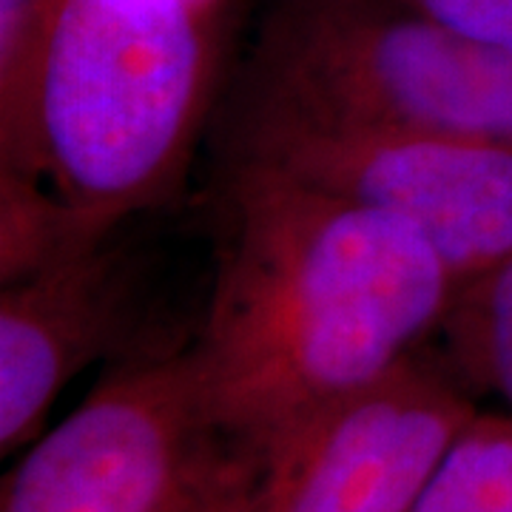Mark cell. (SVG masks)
<instances>
[{"label":"cell","mask_w":512,"mask_h":512,"mask_svg":"<svg viewBox=\"0 0 512 512\" xmlns=\"http://www.w3.org/2000/svg\"><path fill=\"white\" fill-rule=\"evenodd\" d=\"M191 3L211 15H234V6H237V0H191Z\"/></svg>","instance_id":"4fadbf2b"},{"label":"cell","mask_w":512,"mask_h":512,"mask_svg":"<svg viewBox=\"0 0 512 512\" xmlns=\"http://www.w3.org/2000/svg\"><path fill=\"white\" fill-rule=\"evenodd\" d=\"M100 239L106 237L94 234L46 177L0 165V285L35 274Z\"/></svg>","instance_id":"9c48e42d"},{"label":"cell","mask_w":512,"mask_h":512,"mask_svg":"<svg viewBox=\"0 0 512 512\" xmlns=\"http://www.w3.org/2000/svg\"><path fill=\"white\" fill-rule=\"evenodd\" d=\"M55 0H0V154L20 146L37 52Z\"/></svg>","instance_id":"8fae6325"},{"label":"cell","mask_w":512,"mask_h":512,"mask_svg":"<svg viewBox=\"0 0 512 512\" xmlns=\"http://www.w3.org/2000/svg\"><path fill=\"white\" fill-rule=\"evenodd\" d=\"M140 276L117 234L0 285V456L35 444L74 376L123 362L134 342Z\"/></svg>","instance_id":"52a82bcc"},{"label":"cell","mask_w":512,"mask_h":512,"mask_svg":"<svg viewBox=\"0 0 512 512\" xmlns=\"http://www.w3.org/2000/svg\"><path fill=\"white\" fill-rule=\"evenodd\" d=\"M222 165L214 279L191 348L220 419L259 447L433 348L464 285L402 222L268 165Z\"/></svg>","instance_id":"6da1fadb"},{"label":"cell","mask_w":512,"mask_h":512,"mask_svg":"<svg viewBox=\"0 0 512 512\" xmlns=\"http://www.w3.org/2000/svg\"><path fill=\"white\" fill-rule=\"evenodd\" d=\"M476 413V393L421 350L259 441L245 512H410Z\"/></svg>","instance_id":"8992f818"},{"label":"cell","mask_w":512,"mask_h":512,"mask_svg":"<svg viewBox=\"0 0 512 512\" xmlns=\"http://www.w3.org/2000/svg\"><path fill=\"white\" fill-rule=\"evenodd\" d=\"M231 15L191 0H55L23 137L35 171L109 237L185 183L217 106Z\"/></svg>","instance_id":"7a4b0ae2"},{"label":"cell","mask_w":512,"mask_h":512,"mask_svg":"<svg viewBox=\"0 0 512 512\" xmlns=\"http://www.w3.org/2000/svg\"><path fill=\"white\" fill-rule=\"evenodd\" d=\"M242 86L393 126L512 143V49L402 0H268Z\"/></svg>","instance_id":"5b68a950"},{"label":"cell","mask_w":512,"mask_h":512,"mask_svg":"<svg viewBox=\"0 0 512 512\" xmlns=\"http://www.w3.org/2000/svg\"><path fill=\"white\" fill-rule=\"evenodd\" d=\"M225 160L268 165L402 222L464 288L512 256L510 140L393 126L239 83Z\"/></svg>","instance_id":"277c9868"},{"label":"cell","mask_w":512,"mask_h":512,"mask_svg":"<svg viewBox=\"0 0 512 512\" xmlns=\"http://www.w3.org/2000/svg\"><path fill=\"white\" fill-rule=\"evenodd\" d=\"M464 35L512 49V0H402Z\"/></svg>","instance_id":"7c38bea8"},{"label":"cell","mask_w":512,"mask_h":512,"mask_svg":"<svg viewBox=\"0 0 512 512\" xmlns=\"http://www.w3.org/2000/svg\"><path fill=\"white\" fill-rule=\"evenodd\" d=\"M410 512H512V410H478Z\"/></svg>","instance_id":"30bf717a"},{"label":"cell","mask_w":512,"mask_h":512,"mask_svg":"<svg viewBox=\"0 0 512 512\" xmlns=\"http://www.w3.org/2000/svg\"><path fill=\"white\" fill-rule=\"evenodd\" d=\"M433 345L473 393L512 410V256L458 293Z\"/></svg>","instance_id":"ba28073f"},{"label":"cell","mask_w":512,"mask_h":512,"mask_svg":"<svg viewBox=\"0 0 512 512\" xmlns=\"http://www.w3.org/2000/svg\"><path fill=\"white\" fill-rule=\"evenodd\" d=\"M259 447L214 410L191 345L114 362L3 478L0 512H245Z\"/></svg>","instance_id":"3957f363"}]
</instances>
